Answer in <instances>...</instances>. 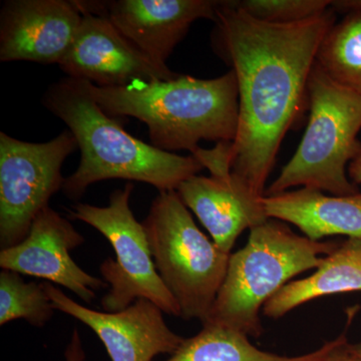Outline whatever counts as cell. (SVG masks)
<instances>
[{
    "instance_id": "7a4b0ae2",
    "label": "cell",
    "mask_w": 361,
    "mask_h": 361,
    "mask_svg": "<svg viewBox=\"0 0 361 361\" xmlns=\"http://www.w3.org/2000/svg\"><path fill=\"white\" fill-rule=\"evenodd\" d=\"M42 104L68 126L82 154L77 171L66 178L63 187L71 200L80 199L90 185L111 179L146 183L159 192L177 191L204 169L193 155L169 153L130 135L99 106L87 80L68 77L54 82Z\"/></svg>"
},
{
    "instance_id": "ba28073f",
    "label": "cell",
    "mask_w": 361,
    "mask_h": 361,
    "mask_svg": "<svg viewBox=\"0 0 361 361\" xmlns=\"http://www.w3.org/2000/svg\"><path fill=\"white\" fill-rule=\"evenodd\" d=\"M78 148L70 130L45 142H28L0 133V246L27 236L32 222L63 190V161Z\"/></svg>"
},
{
    "instance_id": "603a6c76",
    "label": "cell",
    "mask_w": 361,
    "mask_h": 361,
    "mask_svg": "<svg viewBox=\"0 0 361 361\" xmlns=\"http://www.w3.org/2000/svg\"><path fill=\"white\" fill-rule=\"evenodd\" d=\"M348 174L351 182L355 183L356 186L361 184V152L356 156L355 160L351 161L348 165Z\"/></svg>"
},
{
    "instance_id": "52a82bcc",
    "label": "cell",
    "mask_w": 361,
    "mask_h": 361,
    "mask_svg": "<svg viewBox=\"0 0 361 361\" xmlns=\"http://www.w3.org/2000/svg\"><path fill=\"white\" fill-rule=\"evenodd\" d=\"M133 191L134 185L128 183L111 194L108 206L77 203L68 210L71 219L92 226L115 251L116 260L109 257L99 267L110 288L102 299V307L118 312L139 299H148L164 313L180 317L179 304L156 269L146 230L130 210Z\"/></svg>"
},
{
    "instance_id": "ac0fdd59",
    "label": "cell",
    "mask_w": 361,
    "mask_h": 361,
    "mask_svg": "<svg viewBox=\"0 0 361 361\" xmlns=\"http://www.w3.org/2000/svg\"><path fill=\"white\" fill-rule=\"evenodd\" d=\"M315 61L336 84L361 97V11H346L330 28Z\"/></svg>"
},
{
    "instance_id": "9a60e30c",
    "label": "cell",
    "mask_w": 361,
    "mask_h": 361,
    "mask_svg": "<svg viewBox=\"0 0 361 361\" xmlns=\"http://www.w3.org/2000/svg\"><path fill=\"white\" fill-rule=\"evenodd\" d=\"M262 203L269 219L295 225L311 241L332 235L361 239V193L327 196L319 190L302 188L263 196Z\"/></svg>"
},
{
    "instance_id": "8fae6325",
    "label": "cell",
    "mask_w": 361,
    "mask_h": 361,
    "mask_svg": "<svg viewBox=\"0 0 361 361\" xmlns=\"http://www.w3.org/2000/svg\"><path fill=\"white\" fill-rule=\"evenodd\" d=\"M77 37L59 68L70 78L102 87H123L137 80H172L180 75L140 51L110 20L82 14Z\"/></svg>"
},
{
    "instance_id": "d6986e66",
    "label": "cell",
    "mask_w": 361,
    "mask_h": 361,
    "mask_svg": "<svg viewBox=\"0 0 361 361\" xmlns=\"http://www.w3.org/2000/svg\"><path fill=\"white\" fill-rule=\"evenodd\" d=\"M54 307L44 285L25 282L20 273H0V325L18 319L35 327H44L51 319Z\"/></svg>"
},
{
    "instance_id": "6da1fadb",
    "label": "cell",
    "mask_w": 361,
    "mask_h": 361,
    "mask_svg": "<svg viewBox=\"0 0 361 361\" xmlns=\"http://www.w3.org/2000/svg\"><path fill=\"white\" fill-rule=\"evenodd\" d=\"M216 14L214 42L238 82L231 174L263 197L285 135L307 109L311 71L336 11L331 6L310 20L276 25L251 18L234 1H220Z\"/></svg>"
},
{
    "instance_id": "e0dca14e",
    "label": "cell",
    "mask_w": 361,
    "mask_h": 361,
    "mask_svg": "<svg viewBox=\"0 0 361 361\" xmlns=\"http://www.w3.org/2000/svg\"><path fill=\"white\" fill-rule=\"evenodd\" d=\"M341 338L342 334L313 353L289 357L260 350L251 343L248 336L236 330L203 325L198 334L185 338L165 361H322L338 345Z\"/></svg>"
},
{
    "instance_id": "9c48e42d",
    "label": "cell",
    "mask_w": 361,
    "mask_h": 361,
    "mask_svg": "<svg viewBox=\"0 0 361 361\" xmlns=\"http://www.w3.org/2000/svg\"><path fill=\"white\" fill-rule=\"evenodd\" d=\"M42 285L54 310L89 326L111 361H152L157 355H172L185 341L170 329L163 311L148 299H139L118 312H106L75 302L49 282Z\"/></svg>"
},
{
    "instance_id": "3957f363",
    "label": "cell",
    "mask_w": 361,
    "mask_h": 361,
    "mask_svg": "<svg viewBox=\"0 0 361 361\" xmlns=\"http://www.w3.org/2000/svg\"><path fill=\"white\" fill-rule=\"evenodd\" d=\"M90 92L109 116H133L146 123L152 145L163 151H189L199 142H233L239 123V90L231 70L201 80L179 75L172 80H137L123 87L90 84Z\"/></svg>"
},
{
    "instance_id": "7402d4cb",
    "label": "cell",
    "mask_w": 361,
    "mask_h": 361,
    "mask_svg": "<svg viewBox=\"0 0 361 361\" xmlns=\"http://www.w3.org/2000/svg\"><path fill=\"white\" fill-rule=\"evenodd\" d=\"M65 358L66 361H85V360L82 339H80V332L77 329L73 330L70 343L66 346Z\"/></svg>"
},
{
    "instance_id": "5b68a950",
    "label": "cell",
    "mask_w": 361,
    "mask_h": 361,
    "mask_svg": "<svg viewBox=\"0 0 361 361\" xmlns=\"http://www.w3.org/2000/svg\"><path fill=\"white\" fill-rule=\"evenodd\" d=\"M307 92L310 120L302 140L264 196L297 186L334 196L360 193L348 168L361 152V97L336 84L316 61Z\"/></svg>"
},
{
    "instance_id": "4fadbf2b",
    "label": "cell",
    "mask_w": 361,
    "mask_h": 361,
    "mask_svg": "<svg viewBox=\"0 0 361 361\" xmlns=\"http://www.w3.org/2000/svg\"><path fill=\"white\" fill-rule=\"evenodd\" d=\"M82 18L75 0H7L0 13V61L59 65Z\"/></svg>"
},
{
    "instance_id": "44dd1931",
    "label": "cell",
    "mask_w": 361,
    "mask_h": 361,
    "mask_svg": "<svg viewBox=\"0 0 361 361\" xmlns=\"http://www.w3.org/2000/svg\"><path fill=\"white\" fill-rule=\"evenodd\" d=\"M322 361H361V360L351 351L350 343H348L345 334H342V338L338 345Z\"/></svg>"
},
{
    "instance_id": "2e32d148",
    "label": "cell",
    "mask_w": 361,
    "mask_h": 361,
    "mask_svg": "<svg viewBox=\"0 0 361 361\" xmlns=\"http://www.w3.org/2000/svg\"><path fill=\"white\" fill-rule=\"evenodd\" d=\"M355 291H361V239L348 238L310 277L285 285L263 306V314L279 319L313 299Z\"/></svg>"
},
{
    "instance_id": "8992f818",
    "label": "cell",
    "mask_w": 361,
    "mask_h": 361,
    "mask_svg": "<svg viewBox=\"0 0 361 361\" xmlns=\"http://www.w3.org/2000/svg\"><path fill=\"white\" fill-rule=\"evenodd\" d=\"M161 279L180 318L203 322L224 281L231 254L197 227L177 191L159 192L142 221Z\"/></svg>"
},
{
    "instance_id": "5bb4252c",
    "label": "cell",
    "mask_w": 361,
    "mask_h": 361,
    "mask_svg": "<svg viewBox=\"0 0 361 361\" xmlns=\"http://www.w3.org/2000/svg\"><path fill=\"white\" fill-rule=\"evenodd\" d=\"M177 193L208 230L214 243L228 254L244 230L269 219L263 197L232 174L223 178L192 176L178 187Z\"/></svg>"
},
{
    "instance_id": "d4e9b609",
    "label": "cell",
    "mask_w": 361,
    "mask_h": 361,
    "mask_svg": "<svg viewBox=\"0 0 361 361\" xmlns=\"http://www.w3.org/2000/svg\"><path fill=\"white\" fill-rule=\"evenodd\" d=\"M350 349L351 351H353V353L361 360V342H358V343L355 344H350Z\"/></svg>"
},
{
    "instance_id": "ffe728a7",
    "label": "cell",
    "mask_w": 361,
    "mask_h": 361,
    "mask_svg": "<svg viewBox=\"0 0 361 361\" xmlns=\"http://www.w3.org/2000/svg\"><path fill=\"white\" fill-rule=\"evenodd\" d=\"M234 4L251 18L276 25L310 20L332 6L329 0H242Z\"/></svg>"
},
{
    "instance_id": "7c38bea8",
    "label": "cell",
    "mask_w": 361,
    "mask_h": 361,
    "mask_svg": "<svg viewBox=\"0 0 361 361\" xmlns=\"http://www.w3.org/2000/svg\"><path fill=\"white\" fill-rule=\"evenodd\" d=\"M84 243V236L71 221L49 206L37 216L20 243L0 251V267L47 280L92 303L96 291L109 285L85 272L71 258V252Z\"/></svg>"
},
{
    "instance_id": "cb8c5ba5",
    "label": "cell",
    "mask_w": 361,
    "mask_h": 361,
    "mask_svg": "<svg viewBox=\"0 0 361 361\" xmlns=\"http://www.w3.org/2000/svg\"><path fill=\"white\" fill-rule=\"evenodd\" d=\"M332 7L339 13H346L349 11H361V0H339L332 1Z\"/></svg>"
},
{
    "instance_id": "277c9868",
    "label": "cell",
    "mask_w": 361,
    "mask_h": 361,
    "mask_svg": "<svg viewBox=\"0 0 361 361\" xmlns=\"http://www.w3.org/2000/svg\"><path fill=\"white\" fill-rule=\"evenodd\" d=\"M337 242H315L292 232L281 221L268 219L252 228L245 247L230 256L227 273L203 325L263 334L260 310L291 278L322 265V254Z\"/></svg>"
},
{
    "instance_id": "30bf717a",
    "label": "cell",
    "mask_w": 361,
    "mask_h": 361,
    "mask_svg": "<svg viewBox=\"0 0 361 361\" xmlns=\"http://www.w3.org/2000/svg\"><path fill=\"white\" fill-rule=\"evenodd\" d=\"M80 13L106 18L123 37L160 65L189 32L192 23H215L220 1L213 0H75Z\"/></svg>"
}]
</instances>
